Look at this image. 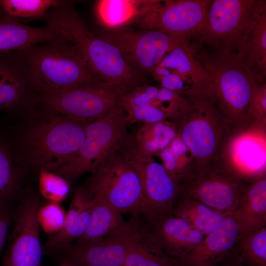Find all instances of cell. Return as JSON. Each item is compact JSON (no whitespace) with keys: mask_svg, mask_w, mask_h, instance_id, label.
<instances>
[{"mask_svg":"<svg viewBox=\"0 0 266 266\" xmlns=\"http://www.w3.org/2000/svg\"><path fill=\"white\" fill-rule=\"evenodd\" d=\"M40 19L77 47L91 70L101 80L130 90L148 84L145 75L131 67L117 47L88 27L70 1L61 0Z\"/></svg>","mask_w":266,"mask_h":266,"instance_id":"obj_1","label":"cell"},{"mask_svg":"<svg viewBox=\"0 0 266 266\" xmlns=\"http://www.w3.org/2000/svg\"><path fill=\"white\" fill-rule=\"evenodd\" d=\"M183 101L170 120L189 149L192 166L201 168L223 160L234 133L232 125L208 94L185 90Z\"/></svg>","mask_w":266,"mask_h":266,"instance_id":"obj_2","label":"cell"},{"mask_svg":"<svg viewBox=\"0 0 266 266\" xmlns=\"http://www.w3.org/2000/svg\"><path fill=\"white\" fill-rule=\"evenodd\" d=\"M189 47L209 74L212 81L210 97L234 132L248 127L250 98L254 86L260 81L246 66L242 54L193 41Z\"/></svg>","mask_w":266,"mask_h":266,"instance_id":"obj_3","label":"cell"},{"mask_svg":"<svg viewBox=\"0 0 266 266\" xmlns=\"http://www.w3.org/2000/svg\"><path fill=\"white\" fill-rule=\"evenodd\" d=\"M35 120L29 126L23 144L27 163L39 169L55 172L77 152L93 120L56 114L35 107Z\"/></svg>","mask_w":266,"mask_h":266,"instance_id":"obj_4","label":"cell"},{"mask_svg":"<svg viewBox=\"0 0 266 266\" xmlns=\"http://www.w3.org/2000/svg\"><path fill=\"white\" fill-rule=\"evenodd\" d=\"M18 51L30 67L40 95L103 81L91 70L77 47L62 35Z\"/></svg>","mask_w":266,"mask_h":266,"instance_id":"obj_5","label":"cell"},{"mask_svg":"<svg viewBox=\"0 0 266 266\" xmlns=\"http://www.w3.org/2000/svg\"><path fill=\"white\" fill-rule=\"evenodd\" d=\"M119 145L91 172L84 188L122 214L144 217L147 209L139 177Z\"/></svg>","mask_w":266,"mask_h":266,"instance_id":"obj_6","label":"cell"},{"mask_svg":"<svg viewBox=\"0 0 266 266\" xmlns=\"http://www.w3.org/2000/svg\"><path fill=\"white\" fill-rule=\"evenodd\" d=\"M266 5L264 0H212L202 31L191 41L240 52L257 15Z\"/></svg>","mask_w":266,"mask_h":266,"instance_id":"obj_7","label":"cell"},{"mask_svg":"<svg viewBox=\"0 0 266 266\" xmlns=\"http://www.w3.org/2000/svg\"><path fill=\"white\" fill-rule=\"evenodd\" d=\"M127 115L119 104L88 125L83 144L55 173L69 182L92 172L100 161L129 134Z\"/></svg>","mask_w":266,"mask_h":266,"instance_id":"obj_8","label":"cell"},{"mask_svg":"<svg viewBox=\"0 0 266 266\" xmlns=\"http://www.w3.org/2000/svg\"><path fill=\"white\" fill-rule=\"evenodd\" d=\"M249 183L234 175L222 160L202 168L191 166L180 181L177 196L230 213L238 206Z\"/></svg>","mask_w":266,"mask_h":266,"instance_id":"obj_9","label":"cell"},{"mask_svg":"<svg viewBox=\"0 0 266 266\" xmlns=\"http://www.w3.org/2000/svg\"><path fill=\"white\" fill-rule=\"evenodd\" d=\"M130 91L120 85L102 81L47 95H39L35 107L76 118L95 120L119 104L121 98Z\"/></svg>","mask_w":266,"mask_h":266,"instance_id":"obj_10","label":"cell"},{"mask_svg":"<svg viewBox=\"0 0 266 266\" xmlns=\"http://www.w3.org/2000/svg\"><path fill=\"white\" fill-rule=\"evenodd\" d=\"M133 216L117 230L98 240L67 245L54 254L74 266H123L132 247L143 237L144 222Z\"/></svg>","mask_w":266,"mask_h":266,"instance_id":"obj_11","label":"cell"},{"mask_svg":"<svg viewBox=\"0 0 266 266\" xmlns=\"http://www.w3.org/2000/svg\"><path fill=\"white\" fill-rule=\"evenodd\" d=\"M119 149L136 172L147 213L144 218L169 214L179 191V182L153 156L141 150L130 134Z\"/></svg>","mask_w":266,"mask_h":266,"instance_id":"obj_12","label":"cell"},{"mask_svg":"<svg viewBox=\"0 0 266 266\" xmlns=\"http://www.w3.org/2000/svg\"><path fill=\"white\" fill-rule=\"evenodd\" d=\"M95 33L117 47L126 62L143 75L151 73L166 54L184 43L158 29L134 31L126 27Z\"/></svg>","mask_w":266,"mask_h":266,"instance_id":"obj_13","label":"cell"},{"mask_svg":"<svg viewBox=\"0 0 266 266\" xmlns=\"http://www.w3.org/2000/svg\"><path fill=\"white\" fill-rule=\"evenodd\" d=\"M211 1L160 0L137 23L143 29L160 30L189 44L202 31Z\"/></svg>","mask_w":266,"mask_h":266,"instance_id":"obj_14","label":"cell"},{"mask_svg":"<svg viewBox=\"0 0 266 266\" xmlns=\"http://www.w3.org/2000/svg\"><path fill=\"white\" fill-rule=\"evenodd\" d=\"M40 206L33 195L25 197L15 209L13 227L1 266H41L43 250L37 219Z\"/></svg>","mask_w":266,"mask_h":266,"instance_id":"obj_15","label":"cell"},{"mask_svg":"<svg viewBox=\"0 0 266 266\" xmlns=\"http://www.w3.org/2000/svg\"><path fill=\"white\" fill-rule=\"evenodd\" d=\"M265 127L252 124L235 133L223 157L227 167L247 183L266 174Z\"/></svg>","mask_w":266,"mask_h":266,"instance_id":"obj_16","label":"cell"},{"mask_svg":"<svg viewBox=\"0 0 266 266\" xmlns=\"http://www.w3.org/2000/svg\"><path fill=\"white\" fill-rule=\"evenodd\" d=\"M39 95L34 76L19 51L0 52V109L29 110Z\"/></svg>","mask_w":266,"mask_h":266,"instance_id":"obj_17","label":"cell"},{"mask_svg":"<svg viewBox=\"0 0 266 266\" xmlns=\"http://www.w3.org/2000/svg\"><path fill=\"white\" fill-rule=\"evenodd\" d=\"M145 231L169 259L179 263L204 236L183 219L168 214L144 218Z\"/></svg>","mask_w":266,"mask_h":266,"instance_id":"obj_18","label":"cell"},{"mask_svg":"<svg viewBox=\"0 0 266 266\" xmlns=\"http://www.w3.org/2000/svg\"><path fill=\"white\" fill-rule=\"evenodd\" d=\"M244 234L235 211L228 214L220 225L204 235L179 266H220L236 251Z\"/></svg>","mask_w":266,"mask_h":266,"instance_id":"obj_19","label":"cell"},{"mask_svg":"<svg viewBox=\"0 0 266 266\" xmlns=\"http://www.w3.org/2000/svg\"><path fill=\"white\" fill-rule=\"evenodd\" d=\"M92 202V197L84 187L76 190L66 211L63 228L50 236L43 245V250L53 254L82 237L89 224Z\"/></svg>","mask_w":266,"mask_h":266,"instance_id":"obj_20","label":"cell"},{"mask_svg":"<svg viewBox=\"0 0 266 266\" xmlns=\"http://www.w3.org/2000/svg\"><path fill=\"white\" fill-rule=\"evenodd\" d=\"M159 1L157 0H100L95 4L99 23L105 30L128 27L138 22Z\"/></svg>","mask_w":266,"mask_h":266,"instance_id":"obj_21","label":"cell"},{"mask_svg":"<svg viewBox=\"0 0 266 266\" xmlns=\"http://www.w3.org/2000/svg\"><path fill=\"white\" fill-rule=\"evenodd\" d=\"M178 74L189 86L186 90L210 96L212 81L209 74L193 56L189 44L182 43L166 54L157 65Z\"/></svg>","mask_w":266,"mask_h":266,"instance_id":"obj_22","label":"cell"},{"mask_svg":"<svg viewBox=\"0 0 266 266\" xmlns=\"http://www.w3.org/2000/svg\"><path fill=\"white\" fill-rule=\"evenodd\" d=\"M59 36L47 26L35 27L25 25L0 9V52L18 51Z\"/></svg>","mask_w":266,"mask_h":266,"instance_id":"obj_23","label":"cell"},{"mask_svg":"<svg viewBox=\"0 0 266 266\" xmlns=\"http://www.w3.org/2000/svg\"><path fill=\"white\" fill-rule=\"evenodd\" d=\"M244 235L266 227V176L249 183L235 210Z\"/></svg>","mask_w":266,"mask_h":266,"instance_id":"obj_24","label":"cell"},{"mask_svg":"<svg viewBox=\"0 0 266 266\" xmlns=\"http://www.w3.org/2000/svg\"><path fill=\"white\" fill-rule=\"evenodd\" d=\"M171 213L204 235L217 228L229 213H224L194 199L177 196Z\"/></svg>","mask_w":266,"mask_h":266,"instance_id":"obj_25","label":"cell"},{"mask_svg":"<svg viewBox=\"0 0 266 266\" xmlns=\"http://www.w3.org/2000/svg\"><path fill=\"white\" fill-rule=\"evenodd\" d=\"M240 53L246 66L260 82H266V5L257 15Z\"/></svg>","mask_w":266,"mask_h":266,"instance_id":"obj_26","label":"cell"},{"mask_svg":"<svg viewBox=\"0 0 266 266\" xmlns=\"http://www.w3.org/2000/svg\"><path fill=\"white\" fill-rule=\"evenodd\" d=\"M92 198L88 228L84 235L75 241V244H83L102 238L117 230L125 222L120 212L103 199Z\"/></svg>","mask_w":266,"mask_h":266,"instance_id":"obj_27","label":"cell"},{"mask_svg":"<svg viewBox=\"0 0 266 266\" xmlns=\"http://www.w3.org/2000/svg\"><path fill=\"white\" fill-rule=\"evenodd\" d=\"M171 121L144 124L133 135L138 148L147 154L154 156L168 147L176 136Z\"/></svg>","mask_w":266,"mask_h":266,"instance_id":"obj_28","label":"cell"},{"mask_svg":"<svg viewBox=\"0 0 266 266\" xmlns=\"http://www.w3.org/2000/svg\"><path fill=\"white\" fill-rule=\"evenodd\" d=\"M123 266H179L151 240L145 231L142 238L129 251Z\"/></svg>","mask_w":266,"mask_h":266,"instance_id":"obj_29","label":"cell"},{"mask_svg":"<svg viewBox=\"0 0 266 266\" xmlns=\"http://www.w3.org/2000/svg\"><path fill=\"white\" fill-rule=\"evenodd\" d=\"M58 0H0V9L21 21L40 19L47 11L60 4Z\"/></svg>","mask_w":266,"mask_h":266,"instance_id":"obj_30","label":"cell"},{"mask_svg":"<svg viewBox=\"0 0 266 266\" xmlns=\"http://www.w3.org/2000/svg\"><path fill=\"white\" fill-rule=\"evenodd\" d=\"M236 253L243 264L266 266V227L244 235Z\"/></svg>","mask_w":266,"mask_h":266,"instance_id":"obj_31","label":"cell"},{"mask_svg":"<svg viewBox=\"0 0 266 266\" xmlns=\"http://www.w3.org/2000/svg\"><path fill=\"white\" fill-rule=\"evenodd\" d=\"M17 188V173L8 152L0 145V210L14 208Z\"/></svg>","mask_w":266,"mask_h":266,"instance_id":"obj_32","label":"cell"},{"mask_svg":"<svg viewBox=\"0 0 266 266\" xmlns=\"http://www.w3.org/2000/svg\"><path fill=\"white\" fill-rule=\"evenodd\" d=\"M38 186L41 195L47 202L60 204L70 191L69 182L66 178L44 169H39Z\"/></svg>","mask_w":266,"mask_h":266,"instance_id":"obj_33","label":"cell"},{"mask_svg":"<svg viewBox=\"0 0 266 266\" xmlns=\"http://www.w3.org/2000/svg\"><path fill=\"white\" fill-rule=\"evenodd\" d=\"M66 214L60 203L47 202L40 205L37 219L40 229L50 236L56 234L64 226Z\"/></svg>","mask_w":266,"mask_h":266,"instance_id":"obj_34","label":"cell"},{"mask_svg":"<svg viewBox=\"0 0 266 266\" xmlns=\"http://www.w3.org/2000/svg\"><path fill=\"white\" fill-rule=\"evenodd\" d=\"M249 125L266 126V83H257L254 87L247 111Z\"/></svg>","mask_w":266,"mask_h":266,"instance_id":"obj_35","label":"cell"},{"mask_svg":"<svg viewBox=\"0 0 266 266\" xmlns=\"http://www.w3.org/2000/svg\"><path fill=\"white\" fill-rule=\"evenodd\" d=\"M129 125L135 123L153 124L166 121V114L159 108L147 103L124 108Z\"/></svg>","mask_w":266,"mask_h":266,"instance_id":"obj_36","label":"cell"},{"mask_svg":"<svg viewBox=\"0 0 266 266\" xmlns=\"http://www.w3.org/2000/svg\"><path fill=\"white\" fill-rule=\"evenodd\" d=\"M157 87L145 84L137 86L121 98L119 104L123 108L149 103L158 94Z\"/></svg>","mask_w":266,"mask_h":266,"instance_id":"obj_37","label":"cell"},{"mask_svg":"<svg viewBox=\"0 0 266 266\" xmlns=\"http://www.w3.org/2000/svg\"><path fill=\"white\" fill-rule=\"evenodd\" d=\"M14 208L0 210V255L7 238L14 218Z\"/></svg>","mask_w":266,"mask_h":266,"instance_id":"obj_38","label":"cell"},{"mask_svg":"<svg viewBox=\"0 0 266 266\" xmlns=\"http://www.w3.org/2000/svg\"><path fill=\"white\" fill-rule=\"evenodd\" d=\"M162 87L181 94L186 88L184 80L177 73L170 72L160 80Z\"/></svg>","mask_w":266,"mask_h":266,"instance_id":"obj_39","label":"cell"},{"mask_svg":"<svg viewBox=\"0 0 266 266\" xmlns=\"http://www.w3.org/2000/svg\"><path fill=\"white\" fill-rule=\"evenodd\" d=\"M243 264L237 255L234 253L220 266H242Z\"/></svg>","mask_w":266,"mask_h":266,"instance_id":"obj_40","label":"cell"},{"mask_svg":"<svg viewBox=\"0 0 266 266\" xmlns=\"http://www.w3.org/2000/svg\"><path fill=\"white\" fill-rule=\"evenodd\" d=\"M59 266H74L66 261H61Z\"/></svg>","mask_w":266,"mask_h":266,"instance_id":"obj_41","label":"cell"}]
</instances>
